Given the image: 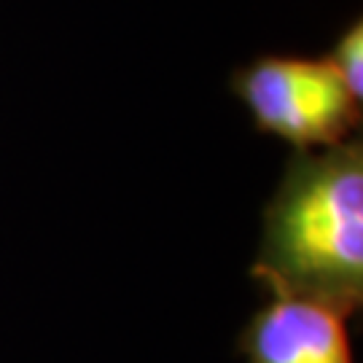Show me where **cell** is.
Listing matches in <instances>:
<instances>
[{
	"label": "cell",
	"mask_w": 363,
	"mask_h": 363,
	"mask_svg": "<svg viewBox=\"0 0 363 363\" xmlns=\"http://www.w3.org/2000/svg\"><path fill=\"white\" fill-rule=\"evenodd\" d=\"M267 280L350 310L363 280V167L358 151L294 183L274 218Z\"/></svg>",
	"instance_id": "6da1fadb"
},
{
	"label": "cell",
	"mask_w": 363,
	"mask_h": 363,
	"mask_svg": "<svg viewBox=\"0 0 363 363\" xmlns=\"http://www.w3.org/2000/svg\"><path fill=\"white\" fill-rule=\"evenodd\" d=\"M242 97L261 130L298 145L331 143L352 124L355 103L328 60H261L247 70Z\"/></svg>",
	"instance_id": "7a4b0ae2"
},
{
	"label": "cell",
	"mask_w": 363,
	"mask_h": 363,
	"mask_svg": "<svg viewBox=\"0 0 363 363\" xmlns=\"http://www.w3.org/2000/svg\"><path fill=\"white\" fill-rule=\"evenodd\" d=\"M247 334L250 363H352L347 310L274 286Z\"/></svg>",
	"instance_id": "3957f363"
},
{
	"label": "cell",
	"mask_w": 363,
	"mask_h": 363,
	"mask_svg": "<svg viewBox=\"0 0 363 363\" xmlns=\"http://www.w3.org/2000/svg\"><path fill=\"white\" fill-rule=\"evenodd\" d=\"M328 62L334 65L339 81L345 84L352 103H358L363 97V27L361 22L342 35V40L334 49V57H328Z\"/></svg>",
	"instance_id": "277c9868"
}]
</instances>
